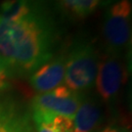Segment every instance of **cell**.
Instances as JSON below:
<instances>
[{"label": "cell", "mask_w": 132, "mask_h": 132, "mask_svg": "<svg viewBox=\"0 0 132 132\" xmlns=\"http://www.w3.org/2000/svg\"><path fill=\"white\" fill-rule=\"evenodd\" d=\"M35 124V128H36V132H56L52 128L50 124L43 121H33Z\"/></svg>", "instance_id": "obj_12"}, {"label": "cell", "mask_w": 132, "mask_h": 132, "mask_svg": "<svg viewBox=\"0 0 132 132\" xmlns=\"http://www.w3.org/2000/svg\"><path fill=\"white\" fill-rule=\"evenodd\" d=\"M66 55L54 56L29 76V83L38 94L46 93L62 84L65 77Z\"/></svg>", "instance_id": "obj_6"}, {"label": "cell", "mask_w": 132, "mask_h": 132, "mask_svg": "<svg viewBox=\"0 0 132 132\" xmlns=\"http://www.w3.org/2000/svg\"><path fill=\"white\" fill-rule=\"evenodd\" d=\"M84 94L75 92L66 85L61 84L49 92L34 96L31 101V109L32 111L73 118Z\"/></svg>", "instance_id": "obj_4"}, {"label": "cell", "mask_w": 132, "mask_h": 132, "mask_svg": "<svg viewBox=\"0 0 132 132\" xmlns=\"http://www.w3.org/2000/svg\"><path fill=\"white\" fill-rule=\"evenodd\" d=\"M126 77L121 57L107 54L99 63L95 80L97 93L102 101L113 102L117 98Z\"/></svg>", "instance_id": "obj_5"}, {"label": "cell", "mask_w": 132, "mask_h": 132, "mask_svg": "<svg viewBox=\"0 0 132 132\" xmlns=\"http://www.w3.org/2000/svg\"><path fill=\"white\" fill-rule=\"evenodd\" d=\"M98 132H130V130L128 128L119 125H108Z\"/></svg>", "instance_id": "obj_13"}, {"label": "cell", "mask_w": 132, "mask_h": 132, "mask_svg": "<svg viewBox=\"0 0 132 132\" xmlns=\"http://www.w3.org/2000/svg\"><path fill=\"white\" fill-rule=\"evenodd\" d=\"M28 117L15 101L0 97V132H8Z\"/></svg>", "instance_id": "obj_8"}, {"label": "cell", "mask_w": 132, "mask_h": 132, "mask_svg": "<svg viewBox=\"0 0 132 132\" xmlns=\"http://www.w3.org/2000/svg\"><path fill=\"white\" fill-rule=\"evenodd\" d=\"M8 132H34V128H33L32 122L29 118V116Z\"/></svg>", "instance_id": "obj_11"}, {"label": "cell", "mask_w": 132, "mask_h": 132, "mask_svg": "<svg viewBox=\"0 0 132 132\" xmlns=\"http://www.w3.org/2000/svg\"><path fill=\"white\" fill-rule=\"evenodd\" d=\"M68 9L80 18L92 14L97 8L100 0H61Z\"/></svg>", "instance_id": "obj_9"}, {"label": "cell", "mask_w": 132, "mask_h": 132, "mask_svg": "<svg viewBox=\"0 0 132 132\" xmlns=\"http://www.w3.org/2000/svg\"><path fill=\"white\" fill-rule=\"evenodd\" d=\"M99 63V53L93 44L79 41L72 45L66 55L64 77L66 86L77 93H85L92 89Z\"/></svg>", "instance_id": "obj_2"}, {"label": "cell", "mask_w": 132, "mask_h": 132, "mask_svg": "<svg viewBox=\"0 0 132 132\" xmlns=\"http://www.w3.org/2000/svg\"><path fill=\"white\" fill-rule=\"evenodd\" d=\"M13 77V75L10 71L9 67L0 57V93L8 90L11 86L10 80Z\"/></svg>", "instance_id": "obj_10"}, {"label": "cell", "mask_w": 132, "mask_h": 132, "mask_svg": "<svg viewBox=\"0 0 132 132\" xmlns=\"http://www.w3.org/2000/svg\"><path fill=\"white\" fill-rule=\"evenodd\" d=\"M103 111L97 99L84 94L72 118L71 132H93L102 122Z\"/></svg>", "instance_id": "obj_7"}, {"label": "cell", "mask_w": 132, "mask_h": 132, "mask_svg": "<svg viewBox=\"0 0 132 132\" xmlns=\"http://www.w3.org/2000/svg\"><path fill=\"white\" fill-rule=\"evenodd\" d=\"M57 43V26L39 0L18 15L0 17V57L13 76H30L55 56Z\"/></svg>", "instance_id": "obj_1"}, {"label": "cell", "mask_w": 132, "mask_h": 132, "mask_svg": "<svg viewBox=\"0 0 132 132\" xmlns=\"http://www.w3.org/2000/svg\"><path fill=\"white\" fill-rule=\"evenodd\" d=\"M132 6L129 0H117L108 7L103 23L107 54L121 57L131 40Z\"/></svg>", "instance_id": "obj_3"}]
</instances>
